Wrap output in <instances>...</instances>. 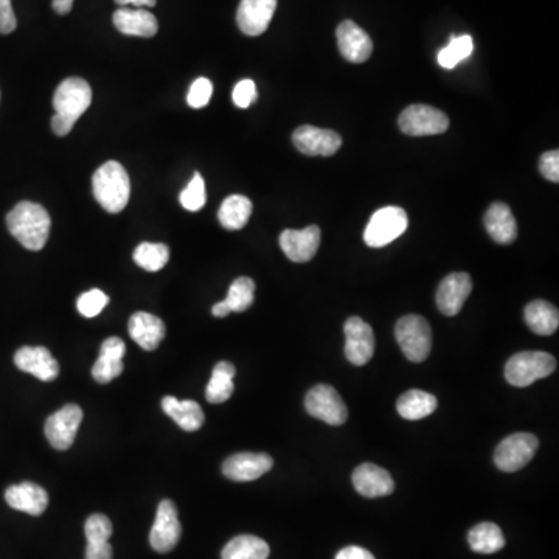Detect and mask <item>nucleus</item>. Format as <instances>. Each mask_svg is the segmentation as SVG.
Segmentation results:
<instances>
[{
	"label": "nucleus",
	"instance_id": "f257e3e1",
	"mask_svg": "<svg viewBox=\"0 0 559 559\" xmlns=\"http://www.w3.org/2000/svg\"><path fill=\"white\" fill-rule=\"evenodd\" d=\"M92 105V89L83 78H67L53 95L52 129L56 136H67L81 115Z\"/></svg>",
	"mask_w": 559,
	"mask_h": 559
},
{
	"label": "nucleus",
	"instance_id": "c9c22d12",
	"mask_svg": "<svg viewBox=\"0 0 559 559\" xmlns=\"http://www.w3.org/2000/svg\"><path fill=\"white\" fill-rule=\"evenodd\" d=\"M179 201L188 212H198L204 207L205 202H207V193H205V182L201 174H195V178L191 179L187 188L182 190Z\"/></svg>",
	"mask_w": 559,
	"mask_h": 559
},
{
	"label": "nucleus",
	"instance_id": "ddd939ff",
	"mask_svg": "<svg viewBox=\"0 0 559 559\" xmlns=\"http://www.w3.org/2000/svg\"><path fill=\"white\" fill-rule=\"evenodd\" d=\"M292 142L297 150L306 156H334L341 150L342 137L331 129L316 128V126H300L292 134Z\"/></svg>",
	"mask_w": 559,
	"mask_h": 559
},
{
	"label": "nucleus",
	"instance_id": "cd10ccee",
	"mask_svg": "<svg viewBox=\"0 0 559 559\" xmlns=\"http://www.w3.org/2000/svg\"><path fill=\"white\" fill-rule=\"evenodd\" d=\"M438 401L431 393L423 390H409L400 396L396 410L404 420L418 421L434 414Z\"/></svg>",
	"mask_w": 559,
	"mask_h": 559
},
{
	"label": "nucleus",
	"instance_id": "4be33fe9",
	"mask_svg": "<svg viewBox=\"0 0 559 559\" xmlns=\"http://www.w3.org/2000/svg\"><path fill=\"white\" fill-rule=\"evenodd\" d=\"M126 345L120 337H109L100 348V356L92 369V376L98 384H109L123 373V358Z\"/></svg>",
	"mask_w": 559,
	"mask_h": 559
},
{
	"label": "nucleus",
	"instance_id": "a211bd4d",
	"mask_svg": "<svg viewBox=\"0 0 559 559\" xmlns=\"http://www.w3.org/2000/svg\"><path fill=\"white\" fill-rule=\"evenodd\" d=\"M277 10V0H241L237 24L247 36H260L268 30Z\"/></svg>",
	"mask_w": 559,
	"mask_h": 559
},
{
	"label": "nucleus",
	"instance_id": "79ce46f5",
	"mask_svg": "<svg viewBox=\"0 0 559 559\" xmlns=\"http://www.w3.org/2000/svg\"><path fill=\"white\" fill-rule=\"evenodd\" d=\"M18 27L11 0H0V35H10Z\"/></svg>",
	"mask_w": 559,
	"mask_h": 559
},
{
	"label": "nucleus",
	"instance_id": "b1692460",
	"mask_svg": "<svg viewBox=\"0 0 559 559\" xmlns=\"http://www.w3.org/2000/svg\"><path fill=\"white\" fill-rule=\"evenodd\" d=\"M5 500L13 510L41 516L49 505V494L36 483L22 482L5 491Z\"/></svg>",
	"mask_w": 559,
	"mask_h": 559
},
{
	"label": "nucleus",
	"instance_id": "2eb2a0df",
	"mask_svg": "<svg viewBox=\"0 0 559 559\" xmlns=\"http://www.w3.org/2000/svg\"><path fill=\"white\" fill-rule=\"evenodd\" d=\"M274 460L268 454L241 452L223 463V474L232 482H252L271 471Z\"/></svg>",
	"mask_w": 559,
	"mask_h": 559
},
{
	"label": "nucleus",
	"instance_id": "20e7f679",
	"mask_svg": "<svg viewBox=\"0 0 559 559\" xmlns=\"http://www.w3.org/2000/svg\"><path fill=\"white\" fill-rule=\"evenodd\" d=\"M556 370V359L546 351H522L505 365V378L514 387L532 386Z\"/></svg>",
	"mask_w": 559,
	"mask_h": 559
},
{
	"label": "nucleus",
	"instance_id": "aec40b11",
	"mask_svg": "<svg viewBox=\"0 0 559 559\" xmlns=\"http://www.w3.org/2000/svg\"><path fill=\"white\" fill-rule=\"evenodd\" d=\"M353 485L361 496L376 499L386 497L395 491V482L386 469L373 463L358 466L353 473Z\"/></svg>",
	"mask_w": 559,
	"mask_h": 559
},
{
	"label": "nucleus",
	"instance_id": "f8f14e48",
	"mask_svg": "<svg viewBox=\"0 0 559 559\" xmlns=\"http://www.w3.org/2000/svg\"><path fill=\"white\" fill-rule=\"evenodd\" d=\"M345 356L353 365L367 364L375 355V333L361 317H350L345 322Z\"/></svg>",
	"mask_w": 559,
	"mask_h": 559
},
{
	"label": "nucleus",
	"instance_id": "4c0bfd02",
	"mask_svg": "<svg viewBox=\"0 0 559 559\" xmlns=\"http://www.w3.org/2000/svg\"><path fill=\"white\" fill-rule=\"evenodd\" d=\"M87 544H100V542H109L112 536V524L105 514H92L91 518L87 519L86 527Z\"/></svg>",
	"mask_w": 559,
	"mask_h": 559
},
{
	"label": "nucleus",
	"instance_id": "de8ad7c7",
	"mask_svg": "<svg viewBox=\"0 0 559 559\" xmlns=\"http://www.w3.org/2000/svg\"><path fill=\"white\" fill-rule=\"evenodd\" d=\"M230 313H232V311H230L229 305H227L226 300L216 303V305L212 308V314L215 317H227Z\"/></svg>",
	"mask_w": 559,
	"mask_h": 559
},
{
	"label": "nucleus",
	"instance_id": "37998d69",
	"mask_svg": "<svg viewBox=\"0 0 559 559\" xmlns=\"http://www.w3.org/2000/svg\"><path fill=\"white\" fill-rule=\"evenodd\" d=\"M86 559H112V546L109 542L87 544Z\"/></svg>",
	"mask_w": 559,
	"mask_h": 559
},
{
	"label": "nucleus",
	"instance_id": "5701e85b",
	"mask_svg": "<svg viewBox=\"0 0 559 559\" xmlns=\"http://www.w3.org/2000/svg\"><path fill=\"white\" fill-rule=\"evenodd\" d=\"M129 336L132 341L140 345L146 351H153L159 347L160 342L164 341L167 328L162 319L154 314L139 313L132 314L128 323Z\"/></svg>",
	"mask_w": 559,
	"mask_h": 559
},
{
	"label": "nucleus",
	"instance_id": "49530a36",
	"mask_svg": "<svg viewBox=\"0 0 559 559\" xmlns=\"http://www.w3.org/2000/svg\"><path fill=\"white\" fill-rule=\"evenodd\" d=\"M52 7L56 13L64 16V14H69L70 10H72L73 0H53Z\"/></svg>",
	"mask_w": 559,
	"mask_h": 559
},
{
	"label": "nucleus",
	"instance_id": "dca6fc26",
	"mask_svg": "<svg viewBox=\"0 0 559 559\" xmlns=\"http://www.w3.org/2000/svg\"><path fill=\"white\" fill-rule=\"evenodd\" d=\"M473 291V280L466 272H454L440 283L437 291L438 310L445 316H457Z\"/></svg>",
	"mask_w": 559,
	"mask_h": 559
},
{
	"label": "nucleus",
	"instance_id": "6ab92c4d",
	"mask_svg": "<svg viewBox=\"0 0 559 559\" xmlns=\"http://www.w3.org/2000/svg\"><path fill=\"white\" fill-rule=\"evenodd\" d=\"M320 246V229L308 226L302 230L288 229L280 235V247L286 257L294 263H308L313 260Z\"/></svg>",
	"mask_w": 559,
	"mask_h": 559
},
{
	"label": "nucleus",
	"instance_id": "2f4dec72",
	"mask_svg": "<svg viewBox=\"0 0 559 559\" xmlns=\"http://www.w3.org/2000/svg\"><path fill=\"white\" fill-rule=\"evenodd\" d=\"M268 542L258 536L241 535L233 538L221 553L223 559H268Z\"/></svg>",
	"mask_w": 559,
	"mask_h": 559
},
{
	"label": "nucleus",
	"instance_id": "7c9ffc66",
	"mask_svg": "<svg viewBox=\"0 0 559 559\" xmlns=\"http://www.w3.org/2000/svg\"><path fill=\"white\" fill-rule=\"evenodd\" d=\"M252 209H254V205L246 196H229V198L224 199L221 209H219V223L227 230L243 229L249 221L250 215H252Z\"/></svg>",
	"mask_w": 559,
	"mask_h": 559
},
{
	"label": "nucleus",
	"instance_id": "a19ab883",
	"mask_svg": "<svg viewBox=\"0 0 559 559\" xmlns=\"http://www.w3.org/2000/svg\"><path fill=\"white\" fill-rule=\"evenodd\" d=\"M539 171L550 182H559V151L544 153L539 159Z\"/></svg>",
	"mask_w": 559,
	"mask_h": 559
},
{
	"label": "nucleus",
	"instance_id": "1a4fd4ad",
	"mask_svg": "<svg viewBox=\"0 0 559 559\" xmlns=\"http://www.w3.org/2000/svg\"><path fill=\"white\" fill-rule=\"evenodd\" d=\"M305 407L311 417L330 426H342L348 418V409L341 395L327 384H317L308 392Z\"/></svg>",
	"mask_w": 559,
	"mask_h": 559
},
{
	"label": "nucleus",
	"instance_id": "7ed1b4c3",
	"mask_svg": "<svg viewBox=\"0 0 559 559\" xmlns=\"http://www.w3.org/2000/svg\"><path fill=\"white\" fill-rule=\"evenodd\" d=\"M92 190L98 204L109 213L125 210L131 196V181L122 164L109 160L95 171Z\"/></svg>",
	"mask_w": 559,
	"mask_h": 559
},
{
	"label": "nucleus",
	"instance_id": "e433bc0d",
	"mask_svg": "<svg viewBox=\"0 0 559 559\" xmlns=\"http://www.w3.org/2000/svg\"><path fill=\"white\" fill-rule=\"evenodd\" d=\"M108 303L109 297L106 296L105 292L100 291V289H92V291L84 292L78 297L77 308L81 316L92 319V317H97L101 311L105 310Z\"/></svg>",
	"mask_w": 559,
	"mask_h": 559
},
{
	"label": "nucleus",
	"instance_id": "423d86ee",
	"mask_svg": "<svg viewBox=\"0 0 559 559\" xmlns=\"http://www.w3.org/2000/svg\"><path fill=\"white\" fill-rule=\"evenodd\" d=\"M409 226L406 210L401 207H384L378 210L365 227L364 241L367 246L378 249L398 240Z\"/></svg>",
	"mask_w": 559,
	"mask_h": 559
},
{
	"label": "nucleus",
	"instance_id": "72a5a7b5",
	"mask_svg": "<svg viewBox=\"0 0 559 559\" xmlns=\"http://www.w3.org/2000/svg\"><path fill=\"white\" fill-rule=\"evenodd\" d=\"M255 282L249 277H240L230 285L226 303L232 313H244L254 305Z\"/></svg>",
	"mask_w": 559,
	"mask_h": 559
},
{
	"label": "nucleus",
	"instance_id": "c03bdc74",
	"mask_svg": "<svg viewBox=\"0 0 559 559\" xmlns=\"http://www.w3.org/2000/svg\"><path fill=\"white\" fill-rule=\"evenodd\" d=\"M336 559H375V556L369 550L362 549V547L350 546L337 553Z\"/></svg>",
	"mask_w": 559,
	"mask_h": 559
},
{
	"label": "nucleus",
	"instance_id": "9b49d317",
	"mask_svg": "<svg viewBox=\"0 0 559 559\" xmlns=\"http://www.w3.org/2000/svg\"><path fill=\"white\" fill-rule=\"evenodd\" d=\"M81 421H83V410L77 404H67L63 409L50 415L44 428L50 445L58 451H67L77 437Z\"/></svg>",
	"mask_w": 559,
	"mask_h": 559
},
{
	"label": "nucleus",
	"instance_id": "a18cd8bd",
	"mask_svg": "<svg viewBox=\"0 0 559 559\" xmlns=\"http://www.w3.org/2000/svg\"><path fill=\"white\" fill-rule=\"evenodd\" d=\"M115 4L120 7L146 8L154 7L156 0H115Z\"/></svg>",
	"mask_w": 559,
	"mask_h": 559
},
{
	"label": "nucleus",
	"instance_id": "c85d7f7f",
	"mask_svg": "<svg viewBox=\"0 0 559 559\" xmlns=\"http://www.w3.org/2000/svg\"><path fill=\"white\" fill-rule=\"evenodd\" d=\"M235 365L227 361L218 362L213 369L212 378H210L207 389H205V398L212 404L226 403L230 396L233 395V378H235Z\"/></svg>",
	"mask_w": 559,
	"mask_h": 559
},
{
	"label": "nucleus",
	"instance_id": "bb28decb",
	"mask_svg": "<svg viewBox=\"0 0 559 559\" xmlns=\"http://www.w3.org/2000/svg\"><path fill=\"white\" fill-rule=\"evenodd\" d=\"M525 323L539 336H550L559 327V313L556 306L546 300H535L525 306Z\"/></svg>",
	"mask_w": 559,
	"mask_h": 559
},
{
	"label": "nucleus",
	"instance_id": "f3484780",
	"mask_svg": "<svg viewBox=\"0 0 559 559\" xmlns=\"http://www.w3.org/2000/svg\"><path fill=\"white\" fill-rule=\"evenodd\" d=\"M21 372L30 373L42 382H52L60 375V364L46 347H22L14 355Z\"/></svg>",
	"mask_w": 559,
	"mask_h": 559
},
{
	"label": "nucleus",
	"instance_id": "473e14b6",
	"mask_svg": "<svg viewBox=\"0 0 559 559\" xmlns=\"http://www.w3.org/2000/svg\"><path fill=\"white\" fill-rule=\"evenodd\" d=\"M170 260V249L167 244L142 243L134 250V261L137 266L148 272L164 269Z\"/></svg>",
	"mask_w": 559,
	"mask_h": 559
},
{
	"label": "nucleus",
	"instance_id": "f704fd0d",
	"mask_svg": "<svg viewBox=\"0 0 559 559\" xmlns=\"http://www.w3.org/2000/svg\"><path fill=\"white\" fill-rule=\"evenodd\" d=\"M474 50L473 38L469 35L452 36L451 42L438 53V64L445 69H454L460 61L466 60Z\"/></svg>",
	"mask_w": 559,
	"mask_h": 559
},
{
	"label": "nucleus",
	"instance_id": "a878e982",
	"mask_svg": "<svg viewBox=\"0 0 559 559\" xmlns=\"http://www.w3.org/2000/svg\"><path fill=\"white\" fill-rule=\"evenodd\" d=\"M162 409L184 431H199L204 424V412L196 401H179L174 396H165L162 400Z\"/></svg>",
	"mask_w": 559,
	"mask_h": 559
},
{
	"label": "nucleus",
	"instance_id": "58836bf2",
	"mask_svg": "<svg viewBox=\"0 0 559 559\" xmlns=\"http://www.w3.org/2000/svg\"><path fill=\"white\" fill-rule=\"evenodd\" d=\"M212 94V81L207 80V78H198L195 83L191 84L190 91H188V106L193 109L205 108V106L209 105Z\"/></svg>",
	"mask_w": 559,
	"mask_h": 559
},
{
	"label": "nucleus",
	"instance_id": "c756f323",
	"mask_svg": "<svg viewBox=\"0 0 559 559\" xmlns=\"http://www.w3.org/2000/svg\"><path fill=\"white\" fill-rule=\"evenodd\" d=\"M468 542L473 552L483 553V555H491L505 547L504 533L500 530L499 525L493 524V522H482L471 528L468 533Z\"/></svg>",
	"mask_w": 559,
	"mask_h": 559
},
{
	"label": "nucleus",
	"instance_id": "4468645a",
	"mask_svg": "<svg viewBox=\"0 0 559 559\" xmlns=\"http://www.w3.org/2000/svg\"><path fill=\"white\" fill-rule=\"evenodd\" d=\"M337 47L345 60L361 64L369 60L373 53L372 38L364 28L353 21H344L336 30Z\"/></svg>",
	"mask_w": 559,
	"mask_h": 559
},
{
	"label": "nucleus",
	"instance_id": "f03ea898",
	"mask_svg": "<svg viewBox=\"0 0 559 559\" xmlns=\"http://www.w3.org/2000/svg\"><path fill=\"white\" fill-rule=\"evenodd\" d=\"M7 227L25 249L38 252L49 240L52 219L42 205L24 201L8 213Z\"/></svg>",
	"mask_w": 559,
	"mask_h": 559
},
{
	"label": "nucleus",
	"instance_id": "393cba45",
	"mask_svg": "<svg viewBox=\"0 0 559 559\" xmlns=\"http://www.w3.org/2000/svg\"><path fill=\"white\" fill-rule=\"evenodd\" d=\"M488 235L499 244H511L518 238V224L513 212L504 202H494L488 209L485 219Z\"/></svg>",
	"mask_w": 559,
	"mask_h": 559
},
{
	"label": "nucleus",
	"instance_id": "6e6552de",
	"mask_svg": "<svg viewBox=\"0 0 559 559\" xmlns=\"http://www.w3.org/2000/svg\"><path fill=\"white\" fill-rule=\"evenodd\" d=\"M398 126L406 136H437L448 131L449 119L440 109L428 105H412L401 112Z\"/></svg>",
	"mask_w": 559,
	"mask_h": 559
},
{
	"label": "nucleus",
	"instance_id": "39448f33",
	"mask_svg": "<svg viewBox=\"0 0 559 559\" xmlns=\"http://www.w3.org/2000/svg\"><path fill=\"white\" fill-rule=\"evenodd\" d=\"M396 342L410 362H423L432 348V331L428 320L415 314L401 317L395 327Z\"/></svg>",
	"mask_w": 559,
	"mask_h": 559
},
{
	"label": "nucleus",
	"instance_id": "0eeeda50",
	"mask_svg": "<svg viewBox=\"0 0 559 559\" xmlns=\"http://www.w3.org/2000/svg\"><path fill=\"white\" fill-rule=\"evenodd\" d=\"M539 440L533 434L518 432L500 441L494 452V463L504 473H516L535 457Z\"/></svg>",
	"mask_w": 559,
	"mask_h": 559
},
{
	"label": "nucleus",
	"instance_id": "ea45409f",
	"mask_svg": "<svg viewBox=\"0 0 559 559\" xmlns=\"http://www.w3.org/2000/svg\"><path fill=\"white\" fill-rule=\"evenodd\" d=\"M257 97V86H255V83L252 80L240 81V83L235 86V89H233V103H235V106H237V108H249L252 103H255V101H257Z\"/></svg>",
	"mask_w": 559,
	"mask_h": 559
},
{
	"label": "nucleus",
	"instance_id": "412c9836",
	"mask_svg": "<svg viewBox=\"0 0 559 559\" xmlns=\"http://www.w3.org/2000/svg\"><path fill=\"white\" fill-rule=\"evenodd\" d=\"M115 28L126 36L153 38L159 30V22L151 11L145 8L120 7L112 16Z\"/></svg>",
	"mask_w": 559,
	"mask_h": 559
},
{
	"label": "nucleus",
	"instance_id": "9d476101",
	"mask_svg": "<svg viewBox=\"0 0 559 559\" xmlns=\"http://www.w3.org/2000/svg\"><path fill=\"white\" fill-rule=\"evenodd\" d=\"M182 528L178 508L173 500H162L157 508L156 521L150 533V544L156 552L168 553L181 541Z\"/></svg>",
	"mask_w": 559,
	"mask_h": 559
}]
</instances>
